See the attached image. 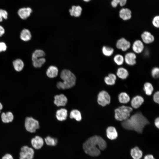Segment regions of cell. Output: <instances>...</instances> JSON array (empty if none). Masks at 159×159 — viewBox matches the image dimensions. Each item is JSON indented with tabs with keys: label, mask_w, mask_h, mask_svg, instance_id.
<instances>
[{
	"label": "cell",
	"mask_w": 159,
	"mask_h": 159,
	"mask_svg": "<svg viewBox=\"0 0 159 159\" xmlns=\"http://www.w3.org/2000/svg\"><path fill=\"white\" fill-rule=\"evenodd\" d=\"M149 124L148 119L141 112H136L121 122L122 126L125 129L140 133L145 127Z\"/></svg>",
	"instance_id": "obj_1"
},
{
	"label": "cell",
	"mask_w": 159,
	"mask_h": 159,
	"mask_svg": "<svg viewBox=\"0 0 159 159\" xmlns=\"http://www.w3.org/2000/svg\"><path fill=\"white\" fill-rule=\"evenodd\" d=\"M106 147L107 144L105 140L101 137L97 135L89 138L83 146L85 153L93 157L99 155L100 150H104Z\"/></svg>",
	"instance_id": "obj_2"
},
{
	"label": "cell",
	"mask_w": 159,
	"mask_h": 159,
	"mask_svg": "<svg viewBox=\"0 0 159 159\" xmlns=\"http://www.w3.org/2000/svg\"><path fill=\"white\" fill-rule=\"evenodd\" d=\"M60 76L63 82H58L57 86L58 89L63 90L69 89L75 85L76 77L70 71L66 69L63 70L61 73Z\"/></svg>",
	"instance_id": "obj_3"
},
{
	"label": "cell",
	"mask_w": 159,
	"mask_h": 159,
	"mask_svg": "<svg viewBox=\"0 0 159 159\" xmlns=\"http://www.w3.org/2000/svg\"><path fill=\"white\" fill-rule=\"evenodd\" d=\"M132 110L131 107L124 105L118 107L114 110L115 119L122 121L126 120L130 117Z\"/></svg>",
	"instance_id": "obj_4"
},
{
	"label": "cell",
	"mask_w": 159,
	"mask_h": 159,
	"mask_svg": "<svg viewBox=\"0 0 159 159\" xmlns=\"http://www.w3.org/2000/svg\"><path fill=\"white\" fill-rule=\"evenodd\" d=\"M25 127L29 132H35L39 128V122L32 117H27L25 120Z\"/></svg>",
	"instance_id": "obj_5"
},
{
	"label": "cell",
	"mask_w": 159,
	"mask_h": 159,
	"mask_svg": "<svg viewBox=\"0 0 159 159\" xmlns=\"http://www.w3.org/2000/svg\"><path fill=\"white\" fill-rule=\"evenodd\" d=\"M34 154V150L32 148L24 145L20 149L19 159H33Z\"/></svg>",
	"instance_id": "obj_6"
},
{
	"label": "cell",
	"mask_w": 159,
	"mask_h": 159,
	"mask_svg": "<svg viewBox=\"0 0 159 159\" xmlns=\"http://www.w3.org/2000/svg\"><path fill=\"white\" fill-rule=\"evenodd\" d=\"M97 101L99 105L102 106H105L110 103V96L105 91H102L98 95Z\"/></svg>",
	"instance_id": "obj_7"
},
{
	"label": "cell",
	"mask_w": 159,
	"mask_h": 159,
	"mask_svg": "<svg viewBox=\"0 0 159 159\" xmlns=\"http://www.w3.org/2000/svg\"><path fill=\"white\" fill-rule=\"evenodd\" d=\"M131 46L130 42L124 38L119 39L116 44V47L123 51H125L129 49Z\"/></svg>",
	"instance_id": "obj_8"
},
{
	"label": "cell",
	"mask_w": 159,
	"mask_h": 159,
	"mask_svg": "<svg viewBox=\"0 0 159 159\" xmlns=\"http://www.w3.org/2000/svg\"><path fill=\"white\" fill-rule=\"evenodd\" d=\"M137 57L135 53L129 52L127 53L124 57V61L128 65L133 66L136 63Z\"/></svg>",
	"instance_id": "obj_9"
},
{
	"label": "cell",
	"mask_w": 159,
	"mask_h": 159,
	"mask_svg": "<svg viewBox=\"0 0 159 159\" xmlns=\"http://www.w3.org/2000/svg\"><path fill=\"white\" fill-rule=\"evenodd\" d=\"M32 12V9L29 7H23L18 10L17 14L21 19L25 20L30 16Z\"/></svg>",
	"instance_id": "obj_10"
},
{
	"label": "cell",
	"mask_w": 159,
	"mask_h": 159,
	"mask_svg": "<svg viewBox=\"0 0 159 159\" xmlns=\"http://www.w3.org/2000/svg\"><path fill=\"white\" fill-rule=\"evenodd\" d=\"M32 147L36 149H39L43 146L44 141L43 138L39 136H36L33 138L31 141Z\"/></svg>",
	"instance_id": "obj_11"
},
{
	"label": "cell",
	"mask_w": 159,
	"mask_h": 159,
	"mask_svg": "<svg viewBox=\"0 0 159 159\" xmlns=\"http://www.w3.org/2000/svg\"><path fill=\"white\" fill-rule=\"evenodd\" d=\"M144 49V46L143 42L139 39L135 40L132 46V49L135 53H142Z\"/></svg>",
	"instance_id": "obj_12"
},
{
	"label": "cell",
	"mask_w": 159,
	"mask_h": 159,
	"mask_svg": "<svg viewBox=\"0 0 159 159\" xmlns=\"http://www.w3.org/2000/svg\"><path fill=\"white\" fill-rule=\"evenodd\" d=\"M54 98V103L58 107L65 106L67 102V97L63 94L55 95Z\"/></svg>",
	"instance_id": "obj_13"
},
{
	"label": "cell",
	"mask_w": 159,
	"mask_h": 159,
	"mask_svg": "<svg viewBox=\"0 0 159 159\" xmlns=\"http://www.w3.org/2000/svg\"><path fill=\"white\" fill-rule=\"evenodd\" d=\"M141 37L143 42L146 44L151 43L155 40L153 35L148 31L144 32L141 34Z\"/></svg>",
	"instance_id": "obj_14"
},
{
	"label": "cell",
	"mask_w": 159,
	"mask_h": 159,
	"mask_svg": "<svg viewBox=\"0 0 159 159\" xmlns=\"http://www.w3.org/2000/svg\"><path fill=\"white\" fill-rule=\"evenodd\" d=\"M119 15L122 19L126 21L131 18L132 12L128 8H122L120 11Z\"/></svg>",
	"instance_id": "obj_15"
},
{
	"label": "cell",
	"mask_w": 159,
	"mask_h": 159,
	"mask_svg": "<svg viewBox=\"0 0 159 159\" xmlns=\"http://www.w3.org/2000/svg\"><path fill=\"white\" fill-rule=\"evenodd\" d=\"M144 102V99L142 97L137 95L132 99L131 101V105L133 108L137 109L143 104Z\"/></svg>",
	"instance_id": "obj_16"
},
{
	"label": "cell",
	"mask_w": 159,
	"mask_h": 159,
	"mask_svg": "<svg viewBox=\"0 0 159 159\" xmlns=\"http://www.w3.org/2000/svg\"><path fill=\"white\" fill-rule=\"evenodd\" d=\"M107 137L111 140H114L116 139L118 134L115 128L113 126L108 127L106 130Z\"/></svg>",
	"instance_id": "obj_17"
},
{
	"label": "cell",
	"mask_w": 159,
	"mask_h": 159,
	"mask_svg": "<svg viewBox=\"0 0 159 159\" xmlns=\"http://www.w3.org/2000/svg\"><path fill=\"white\" fill-rule=\"evenodd\" d=\"M20 37L21 39L23 41H29L31 39L32 37L31 33L28 29H24L20 32Z\"/></svg>",
	"instance_id": "obj_18"
},
{
	"label": "cell",
	"mask_w": 159,
	"mask_h": 159,
	"mask_svg": "<svg viewBox=\"0 0 159 159\" xmlns=\"http://www.w3.org/2000/svg\"><path fill=\"white\" fill-rule=\"evenodd\" d=\"M82 9L80 6L74 5L69 10L70 15L75 17L80 16L82 13Z\"/></svg>",
	"instance_id": "obj_19"
},
{
	"label": "cell",
	"mask_w": 159,
	"mask_h": 159,
	"mask_svg": "<svg viewBox=\"0 0 159 159\" xmlns=\"http://www.w3.org/2000/svg\"><path fill=\"white\" fill-rule=\"evenodd\" d=\"M56 117L57 119L60 121L66 120L67 116V111L64 108H61L57 110L56 112Z\"/></svg>",
	"instance_id": "obj_20"
},
{
	"label": "cell",
	"mask_w": 159,
	"mask_h": 159,
	"mask_svg": "<svg viewBox=\"0 0 159 159\" xmlns=\"http://www.w3.org/2000/svg\"><path fill=\"white\" fill-rule=\"evenodd\" d=\"M12 64L14 69L17 72L21 71L24 67V62L20 59H15L13 61Z\"/></svg>",
	"instance_id": "obj_21"
},
{
	"label": "cell",
	"mask_w": 159,
	"mask_h": 159,
	"mask_svg": "<svg viewBox=\"0 0 159 159\" xmlns=\"http://www.w3.org/2000/svg\"><path fill=\"white\" fill-rule=\"evenodd\" d=\"M58 70L57 67L54 66H51L47 70L46 74L47 76L50 78L56 77L58 74Z\"/></svg>",
	"instance_id": "obj_22"
},
{
	"label": "cell",
	"mask_w": 159,
	"mask_h": 159,
	"mask_svg": "<svg viewBox=\"0 0 159 159\" xmlns=\"http://www.w3.org/2000/svg\"><path fill=\"white\" fill-rule=\"evenodd\" d=\"M1 117L2 122L4 123L10 122L12 121L14 119L13 115L10 112L6 113L3 112L1 114Z\"/></svg>",
	"instance_id": "obj_23"
},
{
	"label": "cell",
	"mask_w": 159,
	"mask_h": 159,
	"mask_svg": "<svg viewBox=\"0 0 159 159\" xmlns=\"http://www.w3.org/2000/svg\"><path fill=\"white\" fill-rule=\"evenodd\" d=\"M130 154L133 159H140L143 155V152L138 147H135L131 149Z\"/></svg>",
	"instance_id": "obj_24"
},
{
	"label": "cell",
	"mask_w": 159,
	"mask_h": 159,
	"mask_svg": "<svg viewBox=\"0 0 159 159\" xmlns=\"http://www.w3.org/2000/svg\"><path fill=\"white\" fill-rule=\"evenodd\" d=\"M116 74L119 78L122 79H126L129 75L127 70L123 67L119 68L117 70Z\"/></svg>",
	"instance_id": "obj_25"
},
{
	"label": "cell",
	"mask_w": 159,
	"mask_h": 159,
	"mask_svg": "<svg viewBox=\"0 0 159 159\" xmlns=\"http://www.w3.org/2000/svg\"><path fill=\"white\" fill-rule=\"evenodd\" d=\"M117 79L116 76L113 73H110L107 76L104 78V81L106 84L112 85H114Z\"/></svg>",
	"instance_id": "obj_26"
},
{
	"label": "cell",
	"mask_w": 159,
	"mask_h": 159,
	"mask_svg": "<svg viewBox=\"0 0 159 159\" xmlns=\"http://www.w3.org/2000/svg\"><path fill=\"white\" fill-rule=\"evenodd\" d=\"M118 98L119 102L121 103H127L129 102L130 100L128 95L125 92L120 93L118 95Z\"/></svg>",
	"instance_id": "obj_27"
},
{
	"label": "cell",
	"mask_w": 159,
	"mask_h": 159,
	"mask_svg": "<svg viewBox=\"0 0 159 159\" xmlns=\"http://www.w3.org/2000/svg\"><path fill=\"white\" fill-rule=\"evenodd\" d=\"M45 55V53L43 50L41 49H36L32 54V60L33 61L37 59L43 57Z\"/></svg>",
	"instance_id": "obj_28"
},
{
	"label": "cell",
	"mask_w": 159,
	"mask_h": 159,
	"mask_svg": "<svg viewBox=\"0 0 159 159\" xmlns=\"http://www.w3.org/2000/svg\"><path fill=\"white\" fill-rule=\"evenodd\" d=\"M70 117L74 119L79 121L82 119V116L80 112L77 110H73L70 112Z\"/></svg>",
	"instance_id": "obj_29"
},
{
	"label": "cell",
	"mask_w": 159,
	"mask_h": 159,
	"mask_svg": "<svg viewBox=\"0 0 159 159\" xmlns=\"http://www.w3.org/2000/svg\"><path fill=\"white\" fill-rule=\"evenodd\" d=\"M103 54L105 56L110 57L112 55L114 52V49L112 47L104 46L102 48Z\"/></svg>",
	"instance_id": "obj_30"
},
{
	"label": "cell",
	"mask_w": 159,
	"mask_h": 159,
	"mask_svg": "<svg viewBox=\"0 0 159 159\" xmlns=\"http://www.w3.org/2000/svg\"><path fill=\"white\" fill-rule=\"evenodd\" d=\"M143 90L146 95H150L153 91V87L150 83L147 82L144 84Z\"/></svg>",
	"instance_id": "obj_31"
},
{
	"label": "cell",
	"mask_w": 159,
	"mask_h": 159,
	"mask_svg": "<svg viewBox=\"0 0 159 159\" xmlns=\"http://www.w3.org/2000/svg\"><path fill=\"white\" fill-rule=\"evenodd\" d=\"M32 61V64L35 68L41 67L46 62V59L44 57L37 59Z\"/></svg>",
	"instance_id": "obj_32"
},
{
	"label": "cell",
	"mask_w": 159,
	"mask_h": 159,
	"mask_svg": "<svg viewBox=\"0 0 159 159\" xmlns=\"http://www.w3.org/2000/svg\"><path fill=\"white\" fill-rule=\"evenodd\" d=\"M113 60L117 65L118 66L121 65L124 62V57L121 54H117L114 56Z\"/></svg>",
	"instance_id": "obj_33"
},
{
	"label": "cell",
	"mask_w": 159,
	"mask_h": 159,
	"mask_svg": "<svg viewBox=\"0 0 159 159\" xmlns=\"http://www.w3.org/2000/svg\"><path fill=\"white\" fill-rule=\"evenodd\" d=\"M44 140L46 144L50 146H55L57 143V139L49 136H48L45 138Z\"/></svg>",
	"instance_id": "obj_34"
},
{
	"label": "cell",
	"mask_w": 159,
	"mask_h": 159,
	"mask_svg": "<svg viewBox=\"0 0 159 159\" xmlns=\"http://www.w3.org/2000/svg\"><path fill=\"white\" fill-rule=\"evenodd\" d=\"M8 16V13L6 10L0 9V22H1L3 19H7Z\"/></svg>",
	"instance_id": "obj_35"
},
{
	"label": "cell",
	"mask_w": 159,
	"mask_h": 159,
	"mask_svg": "<svg viewBox=\"0 0 159 159\" xmlns=\"http://www.w3.org/2000/svg\"><path fill=\"white\" fill-rule=\"evenodd\" d=\"M151 75L154 78H157L159 76V69L157 67H155L153 68L152 70Z\"/></svg>",
	"instance_id": "obj_36"
},
{
	"label": "cell",
	"mask_w": 159,
	"mask_h": 159,
	"mask_svg": "<svg viewBox=\"0 0 159 159\" xmlns=\"http://www.w3.org/2000/svg\"><path fill=\"white\" fill-rule=\"evenodd\" d=\"M152 23L153 26L156 28H158L159 27V16H156L153 18Z\"/></svg>",
	"instance_id": "obj_37"
},
{
	"label": "cell",
	"mask_w": 159,
	"mask_h": 159,
	"mask_svg": "<svg viewBox=\"0 0 159 159\" xmlns=\"http://www.w3.org/2000/svg\"><path fill=\"white\" fill-rule=\"evenodd\" d=\"M7 49L6 44L4 42H0V52L6 51Z\"/></svg>",
	"instance_id": "obj_38"
},
{
	"label": "cell",
	"mask_w": 159,
	"mask_h": 159,
	"mask_svg": "<svg viewBox=\"0 0 159 159\" xmlns=\"http://www.w3.org/2000/svg\"><path fill=\"white\" fill-rule=\"evenodd\" d=\"M153 100L156 103L159 104V92L158 91L155 92L153 96Z\"/></svg>",
	"instance_id": "obj_39"
},
{
	"label": "cell",
	"mask_w": 159,
	"mask_h": 159,
	"mask_svg": "<svg viewBox=\"0 0 159 159\" xmlns=\"http://www.w3.org/2000/svg\"><path fill=\"white\" fill-rule=\"evenodd\" d=\"M1 159H14L12 155L10 154L7 153L2 157Z\"/></svg>",
	"instance_id": "obj_40"
},
{
	"label": "cell",
	"mask_w": 159,
	"mask_h": 159,
	"mask_svg": "<svg viewBox=\"0 0 159 159\" xmlns=\"http://www.w3.org/2000/svg\"><path fill=\"white\" fill-rule=\"evenodd\" d=\"M117 1L118 4H119L121 6H123L125 5L127 1V0H117Z\"/></svg>",
	"instance_id": "obj_41"
},
{
	"label": "cell",
	"mask_w": 159,
	"mask_h": 159,
	"mask_svg": "<svg viewBox=\"0 0 159 159\" xmlns=\"http://www.w3.org/2000/svg\"><path fill=\"white\" fill-rule=\"evenodd\" d=\"M5 31L4 27L0 25V37L2 36L5 34Z\"/></svg>",
	"instance_id": "obj_42"
},
{
	"label": "cell",
	"mask_w": 159,
	"mask_h": 159,
	"mask_svg": "<svg viewBox=\"0 0 159 159\" xmlns=\"http://www.w3.org/2000/svg\"><path fill=\"white\" fill-rule=\"evenodd\" d=\"M155 126L158 128H159V118L158 117L155 119L154 122Z\"/></svg>",
	"instance_id": "obj_43"
},
{
	"label": "cell",
	"mask_w": 159,
	"mask_h": 159,
	"mask_svg": "<svg viewBox=\"0 0 159 159\" xmlns=\"http://www.w3.org/2000/svg\"><path fill=\"white\" fill-rule=\"evenodd\" d=\"M144 159H155L152 155H148L145 156Z\"/></svg>",
	"instance_id": "obj_44"
},
{
	"label": "cell",
	"mask_w": 159,
	"mask_h": 159,
	"mask_svg": "<svg viewBox=\"0 0 159 159\" xmlns=\"http://www.w3.org/2000/svg\"><path fill=\"white\" fill-rule=\"evenodd\" d=\"M3 107L2 104L0 102V110H1L3 108Z\"/></svg>",
	"instance_id": "obj_45"
},
{
	"label": "cell",
	"mask_w": 159,
	"mask_h": 159,
	"mask_svg": "<svg viewBox=\"0 0 159 159\" xmlns=\"http://www.w3.org/2000/svg\"><path fill=\"white\" fill-rule=\"evenodd\" d=\"M82 0L86 2H88L90 1L91 0Z\"/></svg>",
	"instance_id": "obj_46"
},
{
	"label": "cell",
	"mask_w": 159,
	"mask_h": 159,
	"mask_svg": "<svg viewBox=\"0 0 159 159\" xmlns=\"http://www.w3.org/2000/svg\"><path fill=\"white\" fill-rule=\"evenodd\" d=\"M0 112H1V111L0 110Z\"/></svg>",
	"instance_id": "obj_47"
}]
</instances>
